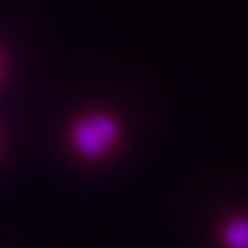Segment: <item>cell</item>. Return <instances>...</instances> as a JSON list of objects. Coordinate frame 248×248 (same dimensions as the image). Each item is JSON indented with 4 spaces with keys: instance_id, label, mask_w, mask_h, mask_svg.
<instances>
[{
    "instance_id": "obj_2",
    "label": "cell",
    "mask_w": 248,
    "mask_h": 248,
    "mask_svg": "<svg viewBox=\"0 0 248 248\" xmlns=\"http://www.w3.org/2000/svg\"><path fill=\"white\" fill-rule=\"evenodd\" d=\"M222 240L228 248H248V219L234 217L222 229Z\"/></svg>"
},
{
    "instance_id": "obj_3",
    "label": "cell",
    "mask_w": 248,
    "mask_h": 248,
    "mask_svg": "<svg viewBox=\"0 0 248 248\" xmlns=\"http://www.w3.org/2000/svg\"><path fill=\"white\" fill-rule=\"evenodd\" d=\"M0 74H2V57H0Z\"/></svg>"
},
{
    "instance_id": "obj_1",
    "label": "cell",
    "mask_w": 248,
    "mask_h": 248,
    "mask_svg": "<svg viewBox=\"0 0 248 248\" xmlns=\"http://www.w3.org/2000/svg\"><path fill=\"white\" fill-rule=\"evenodd\" d=\"M119 124L108 114H88L71 128V145L85 159H100L116 145Z\"/></svg>"
}]
</instances>
